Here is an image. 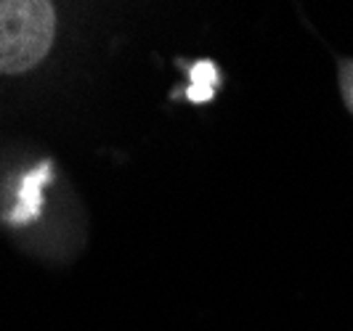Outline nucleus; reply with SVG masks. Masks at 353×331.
<instances>
[{
    "mask_svg": "<svg viewBox=\"0 0 353 331\" xmlns=\"http://www.w3.org/2000/svg\"><path fill=\"white\" fill-rule=\"evenodd\" d=\"M56 11L46 0H0V72L21 74L51 51Z\"/></svg>",
    "mask_w": 353,
    "mask_h": 331,
    "instance_id": "f257e3e1",
    "label": "nucleus"
},
{
    "mask_svg": "<svg viewBox=\"0 0 353 331\" xmlns=\"http://www.w3.org/2000/svg\"><path fill=\"white\" fill-rule=\"evenodd\" d=\"M51 180V164H40L19 186L17 209L11 212V223H30L43 209V186Z\"/></svg>",
    "mask_w": 353,
    "mask_h": 331,
    "instance_id": "f03ea898",
    "label": "nucleus"
},
{
    "mask_svg": "<svg viewBox=\"0 0 353 331\" xmlns=\"http://www.w3.org/2000/svg\"><path fill=\"white\" fill-rule=\"evenodd\" d=\"M189 77H192V85L186 90L189 101L194 104H205L215 96V83H218V70L212 61H196L194 67L189 70Z\"/></svg>",
    "mask_w": 353,
    "mask_h": 331,
    "instance_id": "7ed1b4c3",
    "label": "nucleus"
}]
</instances>
